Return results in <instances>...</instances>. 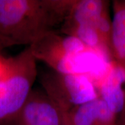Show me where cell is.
Returning a JSON list of instances; mask_svg holds the SVG:
<instances>
[{
	"label": "cell",
	"instance_id": "cell-2",
	"mask_svg": "<svg viewBox=\"0 0 125 125\" xmlns=\"http://www.w3.org/2000/svg\"><path fill=\"white\" fill-rule=\"evenodd\" d=\"M36 61L52 70L80 74L90 77L95 85L106 74L112 60L87 48L80 40L60 31L51 32L29 46Z\"/></svg>",
	"mask_w": 125,
	"mask_h": 125
},
{
	"label": "cell",
	"instance_id": "cell-9",
	"mask_svg": "<svg viewBox=\"0 0 125 125\" xmlns=\"http://www.w3.org/2000/svg\"><path fill=\"white\" fill-rule=\"evenodd\" d=\"M111 50L112 56L125 68V0L113 3Z\"/></svg>",
	"mask_w": 125,
	"mask_h": 125
},
{
	"label": "cell",
	"instance_id": "cell-4",
	"mask_svg": "<svg viewBox=\"0 0 125 125\" xmlns=\"http://www.w3.org/2000/svg\"><path fill=\"white\" fill-rule=\"evenodd\" d=\"M42 90L62 113L99 97L92 79L80 74H65L52 70L39 76Z\"/></svg>",
	"mask_w": 125,
	"mask_h": 125
},
{
	"label": "cell",
	"instance_id": "cell-7",
	"mask_svg": "<svg viewBox=\"0 0 125 125\" xmlns=\"http://www.w3.org/2000/svg\"><path fill=\"white\" fill-rule=\"evenodd\" d=\"M63 125H117V115L99 97L62 115Z\"/></svg>",
	"mask_w": 125,
	"mask_h": 125
},
{
	"label": "cell",
	"instance_id": "cell-6",
	"mask_svg": "<svg viewBox=\"0 0 125 125\" xmlns=\"http://www.w3.org/2000/svg\"><path fill=\"white\" fill-rule=\"evenodd\" d=\"M99 97L117 116L125 106V68L112 60L107 72L95 85Z\"/></svg>",
	"mask_w": 125,
	"mask_h": 125
},
{
	"label": "cell",
	"instance_id": "cell-5",
	"mask_svg": "<svg viewBox=\"0 0 125 125\" xmlns=\"http://www.w3.org/2000/svg\"><path fill=\"white\" fill-rule=\"evenodd\" d=\"M14 125H63L62 115L42 90L33 89Z\"/></svg>",
	"mask_w": 125,
	"mask_h": 125
},
{
	"label": "cell",
	"instance_id": "cell-1",
	"mask_svg": "<svg viewBox=\"0 0 125 125\" xmlns=\"http://www.w3.org/2000/svg\"><path fill=\"white\" fill-rule=\"evenodd\" d=\"M72 0H0V36L14 45L30 46L59 31Z\"/></svg>",
	"mask_w": 125,
	"mask_h": 125
},
{
	"label": "cell",
	"instance_id": "cell-10",
	"mask_svg": "<svg viewBox=\"0 0 125 125\" xmlns=\"http://www.w3.org/2000/svg\"><path fill=\"white\" fill-rule=\"evenodd\" d=\"M10 58H6L0 54V79L4 76L9 70Z\"/></svg>",
	"mask_w": 125,
	"mask_h": 125
},
{
	"label": "cell",
	"instance_id": "cell-11",
	"mask_svg": "<svg viewBox=\"0 0 125 125\" xmlns=\"http://www.w3.org/2000/svg\"><path fill=\"white\" fill-rule=\"evenodd\" d=\"M11 46H14V44L10 40L0 36V51L1 49L6 48V47H10Z\"/></svg>",
	"mask_w": 125,
	"mask_h": 125
},
{
	"label": "cell",
	"instance_id": "cell-12",
	"mask_svg": "<svg viewBox=\"0 0 125 125\" xmlns=\"http://www.w3.org/2000/svg\"><path fill=\"white\" fill-rule=\"evenodd\" d=\"M120 118L119 121V125H125V106L122 112L120 114Z\"/></svg>",
	"mask_w": 125,
	"mask_h": 125
},
{
	"label": "cell",
	"instance_id": "cell-3",
	"mask_svg": "<svg viewBox=\"0 0 125 125\" xmlns=\"http://www.w3.org/2000/svg\"><path fill=\"white\" fill-rule=\"evenodd\" d=\"M36 61L29 47L10 58L9 70L0 79V125H14L38 76Z\"/></svg>",
	"mask_w": 125,
	"mask_h": 125
},
{
	"label": "cell",
	"instance_id": "cell-8",
	"mask_svg": "<svg viewBox=\"0 0 125 125\" xmlns=\"http://www.w3.org/2000/svg\"><path fill=\"white\" fill-rule=\"evenodd\" d=\"M107 10V1L72 0L70 11L62 24H86L95 27L99 18Z\"/></svg>",
	"mask_w": 125,
	"mask_h": 125
}]
</instances>
